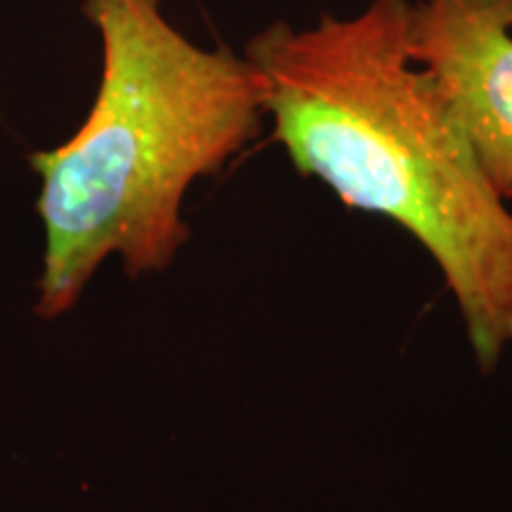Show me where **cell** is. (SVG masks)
Segmentation results:
<instances>
[{"label":"cell","mask_w":512,"mask_h":512,"mask_svg":"<svg viewBox=\"0 0 512 512\" xmlns=\"http://www.w3.org/2000/svg\"><path fill=\"white\" fill-rule=\"evenodd\" d=\"M408 53L437 83L486 181L512 200V0L413 3Z\"/></svg>","instance_id":"obj_3"},{"label":"cell","mask_w":512,"mask_h":512,"mask_svg":"<svg viewBox=\"0 0 512 512\" xmlns=\"http://www.w3.org/2000/svg\"><path fill=\"white\" fill-rule=\"evenodd\" d=\"M411 0L351 17L285 19L245 43L299 176L394 221L444 275L482 373L512 347V211L486 181L437 83L408 53Z\"/></svg>","instance_id":"obj_1"},{"label":"cell","mask_w":512,"mask_h":512,"mask_svg":"<svg viewBox=\"0 0 512 512\" xmlns=\"http://www.w3.org/2000/svg\"><path fill=\"white\" fill-rule=\"evenodd\" d=\"M102 72L83 124L29 157L43 226L34 313L60 320L119 259L128 278L169 271L190 240L183 207L259 136L264 95L245 55L204 48L162 0H79Z\"/></svg>","instance_id":"obj_2"}]
</instances>
